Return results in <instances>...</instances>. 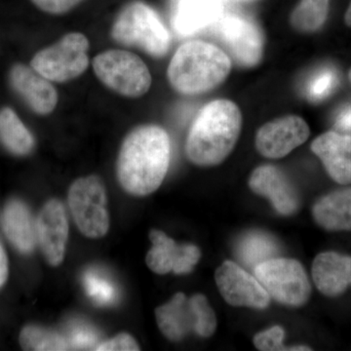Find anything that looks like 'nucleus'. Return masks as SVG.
Listing matches in <instances>:
<instances>
[{"instance_id":"obj_1","label":"nucleus","mask_w":351,"mask_h":351,"mask_svg":"<svg viewBox=\"0 0 351 351\" xmlns=\"http://www.w3.org/2000/svg\"><path fill=\"white\" fill-rule=\"evenodd\" d=\"M172 145L167 132L156 124H144L127 134L117 158L122 188L135 196H147L162 184L169 169Z\"/></svg>"},{"instance_id":"obj_2","label":"nucleus","mask_w":351,"mask_h":351,"mask_svg":"<svg viewBox=\"0 0 351 351\" xmlns=\"http://www.w3.org/2000/svg\"><path fill=\"white\" fill-rule=\"evenodd\" d=\"M242 128L241 110L226 99L210 101L197 113L184 151L191 162L202 167L219 165L230 156Z\"/></svg>"},{"instance_id":"obj_3","label":"nucleus","mask_w":351,"mask_h":351,"mask_svg":"<svg viewBox=\"0 0 351 351\" xmlns=\"http://www.w3.org/2000/svg\"><path fill=\"white\" fill-rule=\"evenodd\" d=\"M232 69V59L218 46L191 40L182 43L173 55L167 77L178 93L197 96L221 85Z\"/></svg>"},{"instance_id":"obj_4","label":"nucleus","mask_w":351,"mask_h":351,"mask_svg":"<svg viewBox=\"0 0 351 351\" xmlns=\"http://www.w3.org/2000/svg\"><path fill=\"white\" fill-rule=\"evenodd\" d=\"M110 36L120 45L137 47L152 58L165 56L172 41L158 14L143 1L129 2L119 11Z\"/></svg>"},{"instance_id":"obj_5","label":"nucleus","mask_w":351,"mask_h":351,"mask_svg":"<svg viewBox=\"0 0 351 351\" xmlns=\"http://www.w3.org/2000/svg\"><path fill=\"white\" fill-rule=\"evenodd\" d=\"M157 324L170 341H180L189 332L209 338L216 331L217 317L205 295L186 298L177 293L167 304L156 309Z\"/></svg>"},{"instance_id":"obj_6","label":"nucleus","mask_w":351,"mask_h":351,"mask_svg":"<svg viewBox=\"0 0 351 351\" xmlns=\"http://www.w3.org/2000/svg\"><path fill=\"white\" fill-rule=\"evenodd\" d=\"M93 69L106 87L126 98H141L152 87V77L147 64L130 51H104L94 58Z\"/></svg>"},{"instance_id":"obj_7","label":"nucleus","mask_w":351,"mask_h":351,"mask_svg":"<svg viewBox=\"0 0 351 351\" xmlns=\"http://www.w3.org/2000/svg\"><path fill=\"white\" fill-rule=\"evenodd\" d=\"M89 39L82 32H68L56 43L38 51L31 66L51 82H71L89 66Z\"/></svg>"},{"instance_id":"obj_8","label":"nucleus","mask_w":351,"mask_h":351,"mask_svg":"<svg viewBox=\"0 0 351 351\" xmlns=\"http://www.w3.org/2000/svg\"><path fill=\"white\" fill-rule=\"evenodd\" d=\"M69 205L76 226L85 237L101 239L110 230L107 191L99 176L80 178L69 191Z\"/></svg>"},{"instance_id":"obj_9","label":"nucleus","mask_w":351,"mask_h":351,"mask_svg":"<svg viewBox=\"0 0 351 351\" xmlns=\"http://www.w3.org/2000/svg\"><path fill=\"white\" fill-rule=\"evenodd\" d=\"M254 274L270 298L285 306H304L311 297V282L297 260L272 258L258 265Z\"/></svg>"},{"instance_id":"obj_10","label":"nucleus","mask_w":351,"mask_h":351,"mask_svg":"<svg viewBox=\"0 0 351 351\" xmlns=\"http://www.w3.org/2000/svg\"><path fill=\"white\" fill-rule=\"evenodd\" d=\"M211 27L235 63L244 68L260 63L265 36L255 21L239 14L223 13Z\"/></svg>"},{"instance_id":"obj_11","label":"nucleus","mask_w":351,"mask_h":351,"mask_svg":"<svg viewBox=\"0 0 351 351\" xmlns=\"http://www.w3.org/2000/svg\"><path fill=\"white\" fill-rule=\"evenodd\" d=\"M221 297L232 306L263 309L269 306L270 295L256 277L237 263L226 261L215 274Z\"/></svg>"},{"instance_id":"obj_12","label":"nucleus","mask_w":351,"mask_h":351,"mask_svg":"<svg viewBox=\"0 0 351 351\" xmlns=\"http://www.w3.org/2000/svg\"><path fill=\"white\" fill-rule=\"evenodd\" d=\"M309 135L311 130L306 120L298 115H286L258 129L256 147L267 158H282L306 142Z\"/></svg>"},{"instance_id":"obj_13","label":"nucleus","mask_w":351,"mask_h":351,"mask_svg":"<svg viewBox=\"0 0 351 351\" xmlns=\"http://www.w3.org/2000/svg\"><path fill=\"white\" fill-rule=\"evenodd\" d=\"M152 248L147 253V267L154 274H189L200 260L199 248L193 244L178 245L174 240L168 237L166 233L158 230L149 232Z\"/></svg>"},{"instance_id":"obj_14","label":"nucleus","mask_w":351,"mask_h":351,"mask_svg":"<svg viewBox=\"0 0 351 351\" xmlns=\"http://www.w3.org/2000/svg\"><path fill=\"white\" fill-rule=\"evenodd\" d=\"M36 237L49 265H61L66 255L69 223L66 209L59 200L51 199L44 205L36 221Z\"/></svg>"},{"instance_id":"obj_15","label":"nucleus","mask_w":351,"mask_h":351,"mask_svg":"<svg viewBox=\"0 0 351 351\" xmlns=\"http://www.w3.org/2000/svg\"><path fill=\"white\" fill-rule=\"evenodd\" d=\"M249 186L257 195L269 198L279 214L289 216L299 209L297 189L283 171L276 166L256 168L249 180Z\"/></svg>"},{"instance_id":"obj_16","label":"nucleus","mask_w":351,"mask_h":351,"mask_svg":"<svg viewBox=\"0 0 351 351\" xmlns=\"http://www.w3.org/2000/svg\"><path fill=\"white\" fill-rule=\"evenodd\" d=\"M10 82L14 90L36 114L44 117L56 110L59 103L56 88L32 66L15 64L10 71Z\"/></svg>"},{"instance_id":"obj_17","label":"nucleus","mask_w":351,"mask_h":351,"mask_svg":"<svg viewBox=\"0 0 351 351\" xmlns=\"http://www.w3.org/2000/svg\"><path fill=\"white\" fill-rule=\"evenodd\" d=\"M311 151L322 161L335 182L351 184V136L329 131L315 138Z\"/></svg>"},{"instance_id":"obj_18","label":"nucleus","mask_w":351,"mask_h":351,"mask_svg":"<svg viewBox=\"0 0 351 351\" xmlns=\"http://www.w3.org/2000/svg\"><path fill=\"white\" fill-rule=\"evenodd\" d=\"M316 287L327 297H338L351 286V257L336 252H324L313 265Z\"/></svg>"},{"instance_id":"obj_19","label":"nucleus","mask_w":351,"mask_h":351,"mask_svg":"<svg viewBox=\"0 0 351 351\" xmlns=\"http://www.w3.org/2000/svg\"><path fill=\"white\" fill-rule=\"evenodd\" d=\"M226 0H180L175 27L182 34H191L211 27L223 14Z\"/></svg>"},{"instance_id":"obj_20","label":"nucleus","mask_w":351,"mask_h":351,"mask_svg":"<svg viewBox=\"0 0 351 351\" xmlns=\"http://www.w3.org/2000/svg\"><path fill=\"white\" fill-rule=\"evenodd\" d=\"M1 225L7 239L23 253L34 250L36 237V223L24 203L12 200L4 208Z\"/></svg>"},{"instance_id":"obj_21","label":"nucleus","mask_w":351,"mask_h":351,"mask_svg":"<svg viewBox=\"0 0 351 351\" xmlns=\"http://www.w3.org/2000/svg\"><path fill=\"white\" fill-rule=\"evenodd\" d=\"M316 223L330 232L351 230V188L332 191L314 204Z\"/></svg>"},{"instance_id":"obj_22","label":"nucleus","mask_w":351,"mask_h":351,"mask_svg":"<svg viewBox=\"0 0 351 351\" xmlns=\"http://www.w3.org/2000/svg\"><path fill=\"white\" fill-rule=\"evenodd\" d=\"M0 141L16 156H27L34 147L31 132L10 108L0 110Z\"/></svg>"},{"instance_id":"obj_23","label":"nucleus","mask_w":351,"mask_h":351,"mask_svg":"<svg viewBox=\"0 0 351 351\" xmlns=\"http://www.w3.org/2000/svg\"><path fill=\"white\" fill-rule=\"evenodd\" d=\"M237 257L249 269L255 270L261 263L276 258L279 248L274 237L263 232L245 234L237 245Z\"/></svg>"},{"instance_id":"obj_24","label":"nucleus","mask_w":351,"mask_h":351,"mask_svg":"<svg viewBox=\"0 0 351 351\" xmlns=\"http://www.w3.org/2000/svg\"><path fill=\"white\" fill-rule=\"evenodd\" d=\"M330 0H301L290 16L293 29L300 32H317L326 22Z\"/></svg>"},{"instance_id":"obj_25","label":"nucleus","mask_w":351,"mask_h":351,"mask_svg":"<svg viewBox=\"0 0 351 351\" xmlns=\"http://www.w3.org/2000/svg\"><path fill=\"white\" fill-rule=\"evenodd\" d=\"M23 350L34 351H62L71 350L69 339L59 332L45 328L27 326L20 335Z\"/></svg>"},{"instance_id":"obj_26","label":"nucleus","mask_w":351,"mask_h":351,"mask_svg":"<svg viewBox=\"0 0 351 351\" xmlns=\"http://www.w3.org/2000/svg\"><path fill=\"white\" fill-rule=\"evenodd\" d=\"M338 83V73L335 69L325 66L311 76L307 83L306 96L314 101L324 100L334 92Z\"/></svg>"},{"instance_id":"obj_27","label":"nucleus","mask_w":351,"mask_h":351,"mask_svg":"<svg viewBox=\"0 0 351 351\" xmlns=\"http://www.w3.org/2000/svg\"><path fill=\"white\" fill-rule=\"evenodd\" d=\"M285 332L280 326H274L269 330L258 332L254 338V345L261 351H301L311 350L307 346H292L283 345Z\"/></svg>"},{"instance_id":"obj_28","label":"nucleus","mask_w":351,"mask_h":351,"mask_svg":"<svg viewBox=\"0 0 351 351\" xmlns=\"http://www.w3.org/2000/svg\"><path fill=\"white\" fill-rule=\"evenodd\" d=\"M88 294L100 304H110L115 299V289L106 279L95 274H89L85 278Z\"/></svg>"},{"instance_id":"obj_29","label":"nucleus","mask_w":351,"mask_h":351,"mask_svg":"<svg viewBox=\"0 0 351 351\" xmlns=\"http://www.w3.org/2000/svg\"><path fill=\"white\" fill-rule=\"evenodd\" d=\"M83 0H32L38 9L50 15H64L75 8Z\"/></svg>"},{"instance_id":"obj_30","label":"nucleus","mask_w":351,"mask_h":351,"mask_svg":"<svg viewBox=\"0 0 351 351\" xmlns=\"http://www.w3.org/2000/svg\"><path fill=\"white\" fill-rule=\"evenodd\" d=\"M136 339L126 332L117 335L114 338L100 343L97 346L96 350L99 351H138L140 350Z\"/></svg>"},{"instance_id":"obj_31","label":"nucleus","mask_w":351,"mask_h":351,"mask_svg":"<svg viewBox=\"0 0 351 351\" xmlns=\"http://www.w3.org/2000/svg\"><path fill=\"white\" fill-rule=\"evenodd\" d=\"M69 345H71V350L75 348V350H96V337L93 332L90 330L84 329V328H77L71 334V339H69Z\"/></svg>"},{"instance_id":"obj_32","label":"nucleus","mask_w":351,"mask_h":351,"mask_svg":"<svg viewBox=\"0 0 351 351\" xmlns=\"http://www.w3.org/2000/svg\"><path fill=\"white\" fill-rule=\"evenodd\" d=\"M335 128L339 133H351V103L341 108L337 114Z\"/></svg>"},{"instance_id":"obj_33","label":"nucleus","mask_w":351,"mask_h":351,"mask_svg":"<svg viewBox=\"0 0 351 351\" xmlns=\"http://www.w3.org/2000/svg\"><path fill=\"white\" fill-rule=\"evenodd\" d=\"M7 276H8V262L5 251L0 243V287L5 283Z\"/></svg>"},{"instance_id":"obj_34","label":"nucleus","mask_w":351,"mask_h":351,"mask_svg":"<svg viewBox=\"0 0 351 351\" xmlns=\"http://www.w3.org/2000/svg\"><path fill=\"white\" fill-rule=\"evenodd\" d=\"M345 22L346 25L351 27V2L350 6H348V11H346V13Z\"/></svg>"},{"instance_id":"obj_35","label":"nucleus","mask_w":351,"mask_h":351,"mask_svg":"<svg viewBox=\"0 0 351 351\" xmlns=\"http://www.w3.org/2000/svg\"><path fill=\"white\" fill-rule=\"evenodd\" d=\"M348 78H350V82L351 83V69H350V73H348Z\"/></svg>"},{"instance_id":"obj_36","label":"nucleus","mask_w":351,"mask_h":351,"mask_svg":"<svg viewBox=\"0 0 351 351\" xmlns=\"http://www.w3.org/2000/svg\"><path fill=\"white\" fill-rule=\"evenodd\" d=\"M239 1L249 2V1H254V0H239Z\"/></svg>"}]
</instances>
